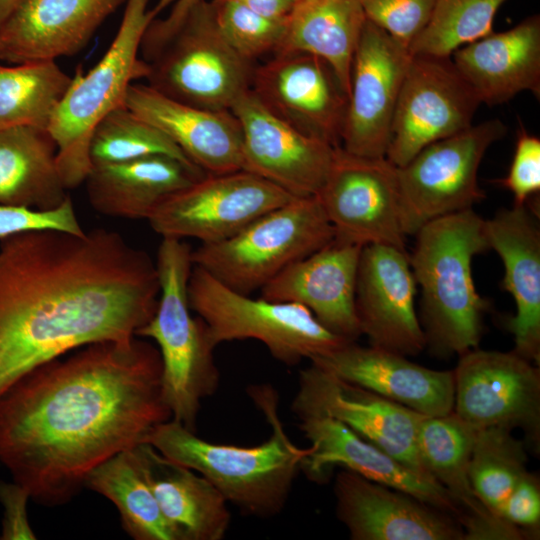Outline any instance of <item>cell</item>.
<instances>
[{"instance_id": "cell-41", "label": "cell", "mask_w": 540, "mask_h": 540, "mask_svg": "<svg viewBox=\"0 0 540 540\" xmlns=\"http://www.w3.org/2000/svg\"><path fill=\"white\" fill-rule=\"evenodd\" d=\"M496 183L513 195V206L528 204L540 191V139L519 125L513 159L507 175Z\"/></svg>"}, {"instance_id": "cell-18", "label": "cell", "mask_w": 540, "mask_h": 540, "mask_svg": "<svg viewBox=\"0 0 540 540\" xmlns=\"http://www.w3.org/2000/svg\"><path fill=\"white\" fill-rule=\"evenodd\" d=\"M230 111L242 133L243 170L293 197L315 196L331 167L337 147L292 127L249 89Z\"/></svg>"}, {"instance_id": "cell-8", "label": "cell", "mask_w": 540, "mask_h": 540, "mask_svg": "<svg viewBox=\"0 0 540 540\" xmlns=\"http://www.w3.org/2000/svg\"><path fill=\"white\" fill-rule=\"evenodd\" d=\"M191 310L204 321L211 344L254 339L286 365L328 354L348 340L323 326L297 303L254 299L193 265L188 281Z\"/></svg>"}, {"instance_id": "cell-20", "label": "cell", "mask_w": 540, "mask_h": 540, "mask_svg": "<svg viewBox=\"0 0 540 540\" xmlns=\"http://www.w3.org/2000/svg\"><path fill=\"white\" fill-rule=\"evenodd\" d=\"M334 495L352 540H464L454 516L353 471L336 474Z\"/></svg>"}, {"instance_id": "cell-35", "label": "cell", "mask_w": 540, "mask_h": 540, "mask_svg": "<svg viewBox=\"0 0 540 540\" xmlns=\"http://www.w3.org/2000/svg\"><path fill=\"white\" fill-rule=\"evenodd\" d=\"M511 431L504 427L477 430L468 464L476 495L497 516L506 498L527 472L524 444Z\"/></svg>"}, {"instance_id": "cell-29", "label": "cell", "mask_w": 540, "mask_h": 540, "mask_svg": "<svg viewBox=\"0 0 540 540\" xmlns=\"http://www.w3.org/2000/svg\"><path fill=\"white\" fill-rule=\"evenodd\" d=\"M175 540H222L231 523L229 503L198 472L152 445L131 449Z\"/></svg>"}, {"instance_id": "cell-38", "label": "cell", "mask_w": 540, "mask_h": 540, "mask_svg": "<svg viewBox=\"0 0 540 540\" xmlns=\"http://www.w3.org/2000/svg\"><path fill=\"white\" fill-rule=\"evenodd\" d=\"M216 26L230 47L245 60H257L277 52L285 20H276L254 12L234 0L210 1Z\"/></svg>"}, {"instance_id": "cell-28", "label": "cell", "mask_w": 540, "mask_h": 540, "mask_svg": "<svg viewBox=\"0 0 540 540\" xmlns=\"http://www.w3.org/2000/svg\"><path fill=\"white\" fill-rule=\"evenodd\" d=\"M451 59L481 104H503L524 91L539 98L540 16L491 32L456 50Z\"/></svg>"}, {"instance_id": "cell-14", "label": "cell", "mask_w": 540, "mask_h": 540, "mask_svg": "<svg viewBox=\"0 0 540 540\" xmlns=\"http://www.w3.org/2000/svg\"><path fill=\"white\" fill-rule=\"evenodd\" d=\"M453 412L476 430L520 428L534 445L540 435V369L510 352L470 349L453 370Z\"/></svg>"}, {"instance_id": "cell-25", "label": "cell", "mask_w": 540, "mask_h": 540, "mask_svg": "<svg viewBox=\"0 0 540 540\" xmlns=\"http://www.w3.org/2000/svg\"><path fill=\"white\" fill-rule=\"evenodd\" d=\"M124 105L161 130L205 173L243 169L241 128L230 110L190 106L136 83L129 87Z\"/></svg>"}, {"instance_id": "cell-7", "label": "cell", "mask_w": 540, "mask_h": 540, "mask_svg": "<svg viewBox=\"0 0 540 540\" xmlns=\"http://www.w3.org/2000/svg\"><path fill=\"white\" fill-rule=\"evenodd\" d=\"M335 237L316 196L295 197L222 241L192 250L193 265L225 286L250 295L293 262Z\"/></svg>"}, {"instance_id": "cell-22", "label": "cell", "mask_w": 540, "mask_h": 540, "mask_svg": "<svg viewBox=\"0 0 540 540\" xmlns=\"http://www.w3.org/2000/svg\"><path fill=\"white\" fill-rule=\"evenodd\" d=\"M361 248L334 237L282 270L260 289V297L300 304L331 332L356 341L361 336L355 310Z\"/></svg>"}, {"instance_id": "cell-6", "label": "cell", "mask_w": 540, "mask_h": 540, "mask_svg": "<svg viewBox=\"0 0 540 540\" xmlns=\"http://www.w3.org/2000/svg\"><path fill=\"white\" fill-rule=\"evenodd\" d=\"M176 0H126L118 31L98 63L87 73L78 69L50 120L57 146V166L67 188L84 183L92 165L89 144L99 122L124 106L129 87L145 79L147 64L140 46L149 25Z\"/></svg>"}, {"instance_id": "cell-43", "label": "cell", "mask_w": 540, "mask_h": 540, "mask_svg": "<svg viewBox=\"0 0 540 540\" xmlns=\"http://www.w3.org/2000/svg\"><path fill=\"white\" fill-rule=\"evenodd\" d=\"M29 492L20 484L0 480V503L3 507L2 540H34L36 534L29 522Z\"/></svg>"}, {"instance_id": "cell-32", "label": "cell", "mask_w": 540, "mask_h": 540, "mask_svg": "<svg viewBox=\"0 0 540 540\" xmlns=\"http://www.w3.org/2000/svg\"><path fill=\"white\" fill-rule=\"evenodd\" d=\"M68 197L47 129L0 128V205L48 210Z\"/></svg>"}, {"instance_id": "cell-13", "label": "cell", "mask_w": 540, "mask_h": 540, "mask_svg": "<svg viewBox=\"0 0 540 540\" xmlns=\"http://www.w3.org/2000/svg\"><path fill=\"white\" fill-rule=\"evenodd\" d=\"M315 196L335 238L362 247L384 244L405 250L397 167L386 157L358 156L337 147Z\"/></svg>"}, {"instance_id": "cell-24", "label": "cell", "mask_w": 540, "mask_h": 540, "mask_svg": "<svg viewBox=\"0 0 540 540\" xmlns=\"http://www.w3.org/2000/svg\"><path fill=\"white\" fill-rule=\"evenodd\" d=\"M407 356L349 341L312 361L336 376L425 416L453 411V371L430 369Z\"/></svg>"}, {"instance_id": "cell-33", "label": "cell", "mask_w": 540, "mask_h": 540, "mask_svg": "<svg viewBox=\"0 0 540 540\" xmlns=\"http://www.w3.org/2000/svg\"><path fill=\"white\" fill-rule=\"evenodd\" d=\"M84 487L115 505L122 527L131 538L175 540L131 449L90 471Z\"/></svg>"}, {"instance_id": "cell-44", "label": "cell", "mask_w": 540, "mask_h": 540, "mask_svg": "<svg viewBox=\"0 0 540 540\" xmlns=\"http://www.w3.org/2000/svg\"><path fill=\"white\" fill-rule=\"evenodd\" d=\"M200 0H176L165 19H155L147 28L140 47L142 54L147 53L165 41L183 22L188 12Z\"/></svg>"}, {"instance_id": "cell-39", "label": "cell", "mask_w": 540, "mask_h": 540, "mask_svg": "<svg viewBox=\"0 0 540 540\" xmlns=\"http://www.w3.org/2000/svg\"><path fill=\"white\" fill-rule=\"evenodd\" d=\"M436 0H362L366 19L409 49L432 14Z\"/></svg>"}, {"instance_id": "cell-27", "label": "cell", "mask_w": 540, "mask_h": 540, "mask_svg": "<svg viewBox=\"0 0 540 540\" xmlns=\"http://www.w3.org/2000/svg\"><path fill=\"white\" fill-rule=\"evenodd\" d=\"M476 432L453 411L425 416L417 433L421 460L458 507L464 540L522 539L526 533L491 512L472 487L468 464Z\"/></svg>"}, {"instance_id": "cell-1", "label": "cell", "mask_w": 540, "mask_h": 540, "mask_svg": "<svg viewBox=\"0 0 540 540\" xmlns=\"http://www.w3.org/2000/svg\"><path fill=\"white\" fill-rule=\"evenodd\" d=\"M171 419L158 348L137 337L80 347L0 398V462L30 499L69 502L87 475Z\"/></svg>"}, {"instance_id": "cell-37", "label": "cell", "mask_w": 540, "mask_h": 540, "mask_svg": "<svg viewBox=\"0 0 540 540\" xmlns=\"http://www.w3.org/2000/svg\"><path fill=\"white\" fill-rule=\"evenodd\" d=\"M507 0H436L428 23L409 46L412 55L451 57L491 32Z\"/></svg>"}, {"instance_id": "cell-30", "label": "cell", "mask_w": 540, "mask_h": 540, "mask_svg": "<svg viewBox=\"0 0 540 540\" xmlns=\"http://www.w3.org/2000/svg\"><path fill=\"white\" fill-rule=\"evenodd\" d=\"M206 173L166 155L92 166L84 183L90 205L114 218L145 219Z\"/></svg>"}, {"instance_id": "cell-45", "label": "cell", "mask_w": 540, "mask_h": 540, "mask_svg": "<svg viewBox=\"0 0 540 540\" xmlns=\"http://www.w3.org/2000/svg\"><path fill=\"white\" fill-rule=\"evenodd\" d=\"M265 17L285 20L297 0H234Z\"/></svg>"}, {"instance_id": "cell-11", "label": "cell", "mask_w": 540, "mask_h": 540, "mask_svg": "<svg viewBox=\"0 0 540 540\" xmlns=\"http://www.w3.org/2000/svg\"><path fill=\"white\" fill-rule=\"evenodd\" d=\"M293 198L243 169L206 173L163 201L147 221L162 238H193L201 244L215 243Z\"/></svg>"}, {"instance_id": "cell-15", "label": "cell", "mask_w": 540, "mask_h": 540, "mask_svg": "<svg viewBox=\"0 0 540 540\" xmlns=\"http://www.w3.org/2000/svg\"><path fill=\"white\" fill-rule=\"evenodd\" d=\"M294 414L334 418L415 472L429 479L417 445L422 415L311 363L299 373ZM435 481V480H434Z\"/></svg>"}, {"instance_id": "cell-23", "label": "cell", "mask_w": 540, "mask_h": 540, "mask_svg": "<svg viewBox=\"0 0 540 540\" xmlns=\"http://www.w3.org/2000/svg\"><path fill=\"white\" fill-rule=\"evenodd\" d=\"M126 0H19L0 26V59L14 64L80 52Z\"/></svg>"}, {"instance_id": "cell-26", "label": "cell", "mask_w": 540, "mask_h": 540, "mask_svg": "<svg viewBox=\"0 0 540 540\" xmlns=\"http://www.w3.org/2000/svg\"><path fill=\"white\" fill-rule=\"evenodd\" d=\"M489 249L504 266L502 288L516 305L506 328L514 337V351L539 364L540 359V230L527 204L502 209L484 220Z\"/></svg>"}, {"instance_id": "cell-3", "label": "cell", "mask_w": 540, "mask_h": 540, "mask_svg": "<svg viewBox=\"0 0 540 540\" xmlns=\"http://www.w3.org/2000/svg\"><path fill=\"white\" fill-rule=\"evenodd\" d=\"M248 394L271 426L263 443H213L173 419L154 427L145 443L204 476L244 514L271 517L284 508L311 448L298 447L285 432L278 394L271 386H251Z\"/></svg>"}, {"instance_id": "cell-9", "label": "cell", "mask_w": 540, "mask_h": 540, "mask_svg": "<svg viewBox=\"0 0 540 540\" xmlns=\"http://www.w3.org/2000/svg\"><path fill=\"white\" fill-rule=\"evenodd\" d=\"M141 58L147 64L148 86L178 102L216 111L230 110L251 88L255 66L222 37L206 0Z\"/></svg>"}, {"instance_id": "cell-4", "label": "cell", "mask_w": 540, "mask_h": 540, "mask_svg": "<svg viewBox=\"0 0 540 540\" xmlns=\"http://www.w3.org/2000/svg\"><path fill=\"white\" fill-rule=\"evenodd\" d=\"M415 235L409 261L422 292L427 344L445 356L477 348L489 309L472 276L474 256L489 249L484 219L467 209L434 219Z\"/></svg>"}, {"instance_id": "cell-5", "label": "cell", "mask_w": 540, "mask_h": 540, "mask_svg": "<svg viewBox=\"0 0 540 540\" xmlns=\"http://www.w3.org/2000/svg\"><path fill=\"white\" fill-rule=\"evenodd\" d=\"M192 249L181 239L162 238L155 261L160 292L152 318L136 337L152 339L162 363V391L171 419L196 431L202 401L219 385L206 325L191 315L188 281Z\"/></svg>"}, {"instance_id": "cell-46", "label": "cell", "mask_w": 540, "mask_h": 540, "mask_svg": "<svg viewBox=\"0 0 540 540\" xmlns=\"http://www.w3.org/2000/svg\"><path fill=\"white\" fill-rule=\"evenodd\" d=\"M19 0H0V26L9 16Z\"/></svg>"}, {"instance_id": "cell-19", "label": "cell", "mask_w": 540, "mask_h": 540, "mask_svg": "<svg viewBox=\"0 0 540 540\" xmlns=\"http://www.w3.org/2000/svg\"><path fill=\"white\" fill-rule=\"evenodd\" d=\"M417 284L406 250L384 244L361 248L355 310L370 345L404 356L427 345L415 310Z\"/></svg>"}, {"instance_id": "cell-16", "label": "cell", "mask_w": 540, "mask_h": 540, "mask_svg": "<svg viewBox=\"0 0 540 540\" xmlns=\"http://www.w3.org/2000/svg\"><path fill=\"white\" fill-rule=\"evenodd\" d=\"M409 49L366 20L353 58L340 147L386 157L394 110L410 64Z\"/></svg>"}, {"instance_id": "cell-10", "label": "cell", "mask_w": 540, "mask_h": 540, "mask_svg": "<svg viewBox=\"0 0 540 540\" xmlns=\"http://www.w3.org/2000/svg\"><path fill=\"white\" fill-rule=\"evenodd\" d=\"M507 126L499 119L471 125L433 142L397 167L404 234L415 235L426 223L472 209L485 198L478 183L481 161Z\"/></svg>"}, {"instance_id": "cell-21", "label": "cell", "mask_w": 540, "mask_h": 540, "mask_svg": "<svg viewBox=\"0 0 540 540\" xmlns=\"http://www.w3.org/2000/svg\"><path fill=\"white\" fill-rule=\"evenodd\" d=\"M296 417L310 442L311 451L301 469L309 479L320 481L327 471L339 466L405 492L454 516L460 523L458 507L436 481L415 472L334 418L307 413Z\"/></svg>"}, {"instance_id": "cell-12", "label": "cell", "mask_w": 540, "mask_h": 540, "mask_svg": "<svg viewBox=\"0 0 540 540\" xmlns=\"http://www.w3.org/2000/svg\"><path fill=\"white\" fill-rule=\"evenodd\" d=\"M481 102L451 57L412 55L390 129L386 158L396 167L473 123Z\"/></svg>"}, {"instance_id": "cell-36", "label": "cell", "mask_w": 540, "mask_h": 540, "mask_svg": "<svg viewBox=\"0 0 540 540\" xmlns=\"http://www.w3.org/2000/svg\"><path fill=\"white\" fill-rule=\"evenodd\" d=\"M166 155L195 166L161 130L137 116L125 105L103 118L89 144L92 166ZM200 169V168H199Z\"/></svg>"}, {"instance_id": "cell-34", "label": "cell", "mask_w": 540, "mask_h": 540, "mask_svg": "<svg viewBox=\"0 0 540 540\" xmlns=\"http://www.w3.org/2000/svg\"><path fill=\"white\" fill-rule=\"evenodd\" d=\"M71 79L56 60L0 65V128L48 130Z\"/></svg>"}, {"instance_id": "cell-17", "label": "cell", "mask_w": 540, "mask_h": 540, "mask_svg": "<svg viewBox=\"0 0 540 540\" xmlns=\"http://www.w3.org/2000/svg\"><path fill=\"white\" fill-rule=\"evenodd\" d=\"M252 92L297 130L340 147L348 96L332 67L306 52H283L255 64Z\"/></svg>"}, {"instance_id": "cell-40", "label": "cell", "mask_w": 540, "mask_h": 540, "mask_svg": "<svg viewBox=\"0 0 540 540\" xmlns=\"http://www.w3.org/2000/svg\"><path fill=\"white\" fill-rule=\"evenodd\" d=\"M45 229L72 234L85 232L69 196L58 207L48 210L0 205V240L18 233Z\"/></svg>"}, {"instance_id": "cell-31", "label": "cell", "mask_w": 540, "mask_h": 540, "mask_svg": "<svg viewBox=\"0 0 540 540\" xmlns=\"http://www.w3.org/2000/svg\"><path fill=\"white\" fill-rule=\"evenodd\" d=\"M366 20L362 0H297L276 53L306 52L324 59L348 96L353 58Z\"/></svg>"}, {"instance_id": "cell-2", "label": "cell", "mask_w": 540, "mask_h": 540, "mask_svg": "<svg viewBox=\"0 0 540 540\" xmlns=\"http://www.w3.org/2000/svg\"><path fill=\"white\" fill-rule=\"evenodd\" d=\"M155 262L116 231L53 229L0 240V398L36 368L100 341L127 342L154 315Z\"/></svg>"}, {"instance_id": "cell-42", "label": "cell", "mask_w": 540, "mask_h": 540, "mask_svg": "<svg viewBox=\"0 0 540 540\" xmlns=\"http://www.w3.org/2000/svg\"><path fill=\"white\" fill-rule=\"evenodd\" d=\"M499 516L527 535L536 534L540 522V486L538 478L528 471L515 485L503 503Z\"/></svg>"}]
</instances>
